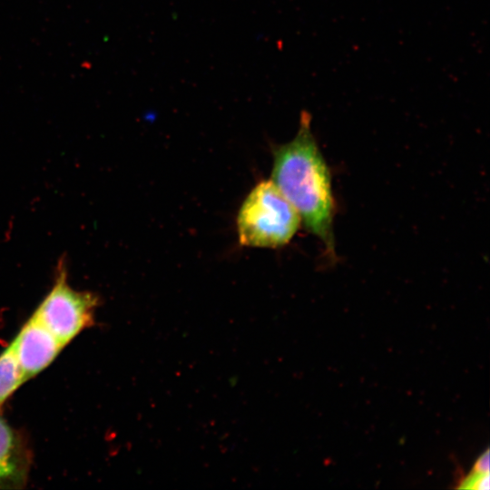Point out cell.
Segmentation results:
<instances>
[{"instance_id": "obj_1", "label": "cell", "mask_w": 490, "mask_h": 490, "mask_svg": "<svg viewBox=\"0 0 490 490\" xmlns=\"http://www.w3.org/2000/svg\"><path fill=\"white\" fill-rule=\"evenodd\" d=\"M271 181L298 211L305 229L334 255L331 176L312 133L309 112L300 113L295 137L274 148Z\"/></svg>"}, {"instance_id": "obj_2", "label": "cell", "mask_w": 490, "mask_h": 490, "mask_svg": "<svg viewBox=\"0 0 490 490\" xmlns=\"http://www.w3.org/2000/svg\"><path fill=\"white\" fill-rule=\"evenodd\" d=\"M300 224V218L271 180L258 183L242 202L237 229L241 245L276 248L287 244Z\"/></svg>"}, {"instance_id": "obj_3", "label": "cell", "mask_w": 490, "mask_h": 490, "mask_svg": "<svg viewBox=\"0 0 490 490\" xmlns=\"http://www.w3.org/2000/svg\"><path fill=\"white\" fill-rule=\"evenodd\" d=\"M99 302L96 294L76 290L70 286L66 268L62 260L58 264L51 289L33 314L65 347L94 323Z\"/></svg>"}, {"instance_id": "obj_4", "label": "cell", "mask_w": 490, "mask_h": 490, "mask_svg": "<svg viewBox=\"0 0 490 490\" xmlns=\"http://www.w3.org/2000/svg\"><path fill=\"white\" fill-rule=\"evenodd\" d=\"M12 342L25 382L46 368L64 348L34 314Z\"/></svg>"}, {"instance_id": "obj_5", "label": "cell", "mask_w": 490, "mask_h": 490, "mask_svg": "<svg viewBox=\"0 0 490 490\" xmlns=\"http://www.w3.org/2000/svg\"><path fill=\"white\" fill-rule=\"evenodd\" d=\"M31 465L32 450L24 434L0 413V489L24 488Z\"/></svg>"}, {"instance_id": "obj_6", "label": "cell", "mask_w": 490, "mask_h": 490, "mask_svg": "<svg viewBox=\"0 0 490 490\" xmlns=\"http://www.w3.org/2000/svg\"><path fill=\"white\" fill-rule=\"evenodd\" d=\"M24 382L11 341L0 352V413L5 402Z\"/></svg>"}, {"instance_id": "obj_7", "label": "cell", "mask_w": 490, "mask_h": 490, "mask_svg": "<svg viewBox=\"0 0 490 490\" xmlns=\"http://www.w3.org/2000/svg\"><path fill=\"white\" fill-rule=\"evenodd\" d=\"M458 487L483 490L488 489L489 473H482L473 469L471 474L462 481V484Z\"/></svg>"}]
</instances>
